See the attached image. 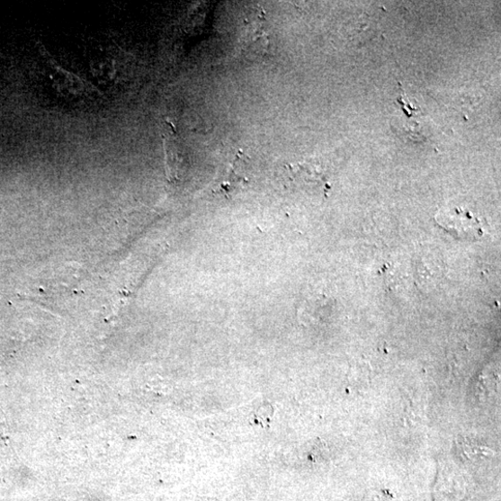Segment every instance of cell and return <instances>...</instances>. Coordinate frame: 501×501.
Returning <instances> with one entry per match:
<instances>
[{
  "label": "cell",
  "mask_w": 501,
  "mask_h": 501,
  "mask_svg": "<svg viewBox=\"0 0 501 501\" xmlns=\"http://www.w3.org/2000/svg\"><path fill=\"white\" fill-rule=\"evenodd\" d=\"M435 223L460 240L477 241L484 234L481 222L462 210H441Z\"/></svg>",
  "instance_id": "cell-1"
}]
</instances>
